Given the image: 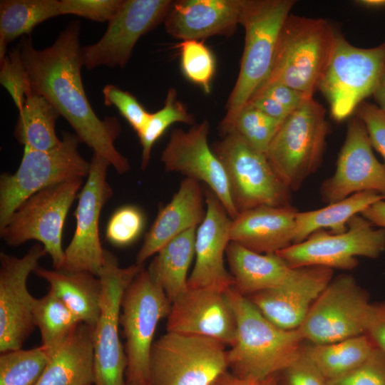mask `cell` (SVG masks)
Listing matches in <instances>:
<instances>
[{"mask_svg":"<svg viewBox=\"0 0 385 385\" xmlns=\"http://www.w3.org/2000/svg\"><path fill=\"white\" fill-rule=\"evenodd\" d=\"M79 34V22H71L54 43L43 49H36L30 36H23L17 48L26 76L30 88L44 96L68 121L78 141L123 174L130 167L114 145L120 132L119 122L115 117L100 119L84 91Z\"/></svg>","mask_w":385,"mask_h":385,"instance_id":"6da1fadb","label":"cell"},{"mask_svg":"<svg viewBox=\"0 0 385 385\" xmlns=\"http://www.w3.org/2000/svg\"><path fill=\"white\" fill-rule=\"evenodd\" d=\"M227 294L237 321L236 340L227 350L228 370L250 381L281 373L303 349L298 329L287 330L274 325L234 287Z\"/></svg>","mask_w":385,"mask_h":385,"instance_id":"7a4b0ae2","label":"cell"},{"mask_svg":"<svg viewBox=\"0 0 385 385\" xmlns=\"http://www.w3.org/2000/svg\"><path fill=\"white\" fill-rule=\"evenodd\" d=\"M294 0H243L240 24L245 31L240 72L220 123L224 135L241 110L268 78L282 27Z\"/></svg>","mask_w":385,"mask_h":385,"instance_id":"3957f363","label":"cell"},{"mask_svg":"<svg viewBox=\"0 0 385 385\" xmlns=\"http://www.w3.org/2000/svg\"><path fill=\"white\" fill-rule=\"evenodd\" d=\"M336 33L325 19L289 14L279 36L271 72L258 90L280 83L313 96L331 57Z\"/></svg>","mask_w":385,"mask_h":385,"instance_id":"277c9868","label":"cell"},{"mask_svg":"<svg viewBox=\"0 0 385 385\" xmlns=\"http://www.w3.org/2000/svg\"><path fill=\"white\" fill-rule=\"evenodd\" d=\"M322 104L309 97L280 124L266 153L277 175L292 191L319 167L328 123Z\"/></svg>","mask_w":385,"mask_h":385,"instance_id":"5b68a950","label":"cell"},{"mask_svg":"<svg viewBox=\"0 0 385 385\" xmlns=\"http://www.w3.org/2000/svg\"><path fill=\"white\" fill-rule=\"evenodd\" d=\"M171 304L144 268L126 288L120 317L125 339V385H151L150 356L153 338L159 322L168 317Z\"/></svg>","mask_w":385,"mask_h":385,"instance_id":"8992f818","label":"cell"},{"mask_svg":"<svg viewBox=\"0 0 385 385\" xmlns=\"http://www.w3.org/2000/svg\"><path fill=\"white\" fill-rule=\"evenodd\" d=\"M76 134L63 133L56 148L40 150L24 147L16 171L0 176V228L24 200L50 186L88 177L91 163L78 150Z\"/></svg>","mask_w":385,"mask_h":385,"instance_id":"52a82bcc","label":"cell"},{"mask_svg":"<svg viewBox=\"0 0 385 385\" xmlns=\"http://www.w3.org/2000/svg\"><path fill=\"white\" fill-rule=\"evenodd\" d=\"M225 346L207 337L167 332L152 346L151 385H210L228 370Z\"/></svg>","mask_w":385,"mask_h":385,"instance_id":"ba28073f","label":"cell"},{"mask_svg":"<svg viewBox=\"0 0 385 385\" xmlns=\"http://www.w3.org/2000/svg\"><path fill=\"white\" fill-rule=\"evenodd\" d=\"M222 138L211 148L225 168L238 214L260 206H291V190L265 154L252 148L235 131Z\"/></svg>","mask_w":385,"mask_h":385,"instance_id":"9c48e42d","label":"cell"},{"mask_svg":"<svg viewBox=\"0 0 385 385\" xmlns=\"http://www.w3.org/2000/svg\"><path fill=\"white\" fill-rule=\"evenodd\" d=\"M83 183L76 178L41 190L19 205L0 228L1 237L10 246L37 240L43 246L55 270L64 262L62 234L68 212Z\"/></svg>","mask_w":385,"mask_h":385,"instance_id":"30bf717a","label":"cell"},{"mask_svg":"<svg viewBox=\"0 0 385 385\" xmlns=\"http://www.w3.org/2000/svg\"><path fill=\"white\" fill-rule=\"evenodd\" d=\"M385 68V43L371 48L351 45L336 33L331 57L319 85L332 117L344 120L373 94Z\"/></svg>","mask_w":385,"mask_h":385,"instance_id":"8fae6325","label":"cell"},{"mask_svg":"<svg viewBox=\"0 0 385 385\" xmlns=\"http://www.w3.org/2000/svg\"><path fill=\"white\" fill-rule=\"evenodd\" d=\"M134 264L120 267L116 258L105 251L99 273L102 283L101 311L93 328L95 385H125L127 359L118 327L124 292L143 269Z\"/></svg>","mask_w":385,"mask_h":385,"instance_id":"7c38bea8","label":"cell"},{"mask_svg":"<svg viewBox=\"0 0 385 385\" xmlns=\"http://www.w3.org/2000/svg\"><path fill=\"white\" fill-rule=\"evenodd\" d=\"M372 304L367 292L348 274L332 279L298 328L304 340L327 344L364 334Z\"/></svg>","mask_w":385,"mask_h":385,"instance_id":"4fadbf2b","label":"cell"},{"mask_svg":"<svg viewBox=\"0 0 385 385\" xmlns=\"http://www.w3.org/2000/svg\"><path fill=\"white\" fill-rule=\"evenodd\" d=\"M384 250L385 229H374L370 222L356 215L348 222L344 232L317 230L276 254L293 269L321 266L351 270L358 265L356 257L376 258Z\"/></svg>","mask_w":385,"mask_h":385,"instance_id":"5bb4252c","label":"cell"},{"mask_svg":"<svg viewBox=\"0 0 385 385\" xmlns=\"http://www.w3.org/2000/svg\"><path fill=\"white\" fill-rule=\"evenodd\" d=\"M90 163L88 178L78 195L74 213L76 230L64 250V262L60 270L86 271L98 277L105 263L106 251L100 241L99 219L113 190L106 179L110 163L93 153Z\"/></svg>","mask_w":385,"mask_h":385,"instance_id":"9a60e30c","label":"cell"},{"mask_svg":"<svg viewBox=\"0 0 385 385\" xmlns=\"http://www.w3.org/2000/svg\"><path fill=\"white\" fill-rule=\"evenodd\" d=\"M47 254L41 244L21 257L0 254V352L21 349L33 332L36 298L27 288L28 277Z\"/></svg>","mask_w":385,"mask_h":385,"instance_id":"2e32d148","label":"cell"},{"mask_svg":"<svg viewBox=\"0 0 385 385\" xmlns=\"http://www.w3.org/2000/svg\"><path fill=\"white\" fill-rule=\"evenodd\" d=\"M173 1L123 0L99 41L81 48L83 66L123 68L138 39L163 22Z\"/></svg>","mask_w":385,"mask_h":385,"instance_id":"e0dca14e","label":"cell"},{"mask_svg":"<svg viewBox=\"0 0 385 385\" xmlns=\"http://www.w3.org/2000/svg\"><path fill=\"white\" fill-rule=\"evenodd\" d=\"M210 123L205 119L188 130H173L162 151L160 160L168 172H177L204 182L219 198L229 216L238 212L233 204L225 168L208 145Z\"/></svg>","mask_w":385,"mask_h":385,"instance_id":"ac0fdd59","label":"cell"},{"mask_svg":"<svg viewBox=\"0 0 385 385\" xmlns=\"http://www.w3.org/2000/svg\"><path fill=\"white\" fill-rule=\"evenodd\" d=\"M366 190L385 195V165L374 156L365 125L354 118L348 124L335 172L320 192L322 200L331 204Z\"/></svg>","mask_w":385,"mask_h":385,"instance_id":"d6986e66","label":"cell"},{"mask_svg":"<svg viewBox=\"0 0 385 385\" xmlns=\"http://www.w3.org/2000/svg\"><path fill=\"white\" fill-rule=\"evenodd\" d=\"M227 291L215 287L188 288L171 304L167 332L207 337L232 346L237 321Z\"/></svg>","mask_w":385,"mask_h":385,"instance_id":"ffe728a7","label":"cell"},{"mask_svg":"<svg viewBox=\"0 0 385 385\" xmlns=\"http://www.w3.org/2000/svg\"><path fill=\"white\" fill-rule=\"evenodd\" d=\"M333 270L321 266L295 268L282 284L247 297L274 325L296 329L313 303L332 279Z\"/></svg>","mask_w":385,"mask_h":385,"instance_id":"44dd1931","label":"cell"},{"mask_svg":"<svg viewBox=\"0 0 385 385\" xmlns=\"http://www.w3.org/2000/svg\"><path fill=\"white\" fill-rule=\"evenodd\" d=\"M205 216L197 227L195 263L188 277V288L215 287L227 291L234 287L231 274L224 264L230 242L232 219L217 195L205 188Z\"/></svg>","mask_w":385,"mask_h":385,"instance_id":"7402d4cb","label":"cell"},{"mask_svg":"<svg viewBox=\"0 0 385 385\" xmlns=\"http://www.w3.org/2000/svg\"><path fill=\"white\" fill-rule=\"evenodd\" d=\"M243 0H179L163 23L175 38L200 40L213 36H231L240 24Z\"/></svg>","mask_w":385,"mask_h":385,"instance_id":"603a6c76","label":"cell"},{"mask_svg":"<svg viewBox=\"0 0 385 385\" xmlns=\"http://www.w3.org/2000/svg\"><path fill=\"white\" fill-rule=\"evenodd\" d=\"M297 212L292 206L241 212L232 220L230 241L257 253H276L293 244Z\"/></svg>","mask_w":385,"mask_h":385,"instance_id":"cb8c5ba5","label":"cell"},{"mask_svg":"<svg viewBox=\"0 0 385 385\" xmlns=\"http://www.w3.org/2000/svg\"><path fill=\"white\" fill-rule=\"evenodd\" d=\"M204 199L200 182L184 178L170 202L159 210L136 255L135 264L143 265L170 240L188 230L197 227L206 213Z\"/></svg>","mask_w":385,"mask_h":385,"instance_id":"d4e9b609","label":"cell"},{"mask_svg":"<svg viewBox=\"0 0 385 385\" xmlns=\"http://www.w3.org/2000/svg\"><path fill=\"white\" fill-rule=\"evenodd\" d=\"M93 328L81 322L51 354L35 385H95Z\"/></svg>","mask_w":385,"mask_h":385,"instance_id":"484cf974","label":"cell"},{"mask_svg":"<svg viewBox=\"0 0 385 385\" xmlns=\"http://www.w3.org/2000/svg\"><path fill=\"white\" fill-rule=\"evenodd\" d=\"M225 255L233 287L244 297L282 284L295 270L276 253H257L231 241Z\"/></svg>","mask_w":385,"mask_h":385,"instance_id":"4316f807","label":"cell"},{"mask_svg":"<svg viewBox=\"0 0 385 385\" xmlns=\"http://www.w3.org/2000/svg\"><path fill=\"white\" fill-rule=\"evenodd\" d=\"M34 273L49 284V292L83 322L94 328L101 311L102 283L86 271L67 272L38 267Z\"/></svg>","mask_w":385,"mask_h":385,"instance_id":"83f0119b","label":"cell"},{"mask_svg":"<svg viewBox=\"0 0 385 385\" xmlns=\"http://www.w3.org/2000/svg\"><path fill=\"white\" fill-rule=\"evenodd\" d=\"M196 230L197 227L191 228L170 240L148 267L171 303L188 289V272L195 256Z\"/></svg>","mask_w":385,"mask_h":385,"instance_id":"f1b7e54d","label":"cell"},{"mask_svg":"<svg viewBox=\"0 0 385 385\" xmlns=\"http://www.w3.org/2000/svg\"><path fill=\"white\" fill-rule=\"evenodd\" d=\"M380 200H385V195L366 190L318 210L297 212L293 244L301 242L312 233L323 229H329L332 233L345 232L351 218Z\"/></svg>","mask_w":385,"mask_h":385,"instance_id":"f546056e","label":"cell"},{"mask_svg":"<svg viewBox=\"0 0 385 385\" xmlns=\"http://www.w3.org/2000/svg\"><path fill=\"white\" fill-rule=\"evenodd\" d=\"M19 113L14 135L24 147L47 150L61 143L55 128L60 114L44 96L30 88Z\"/></svg>","mask_w":385,"mask_h":385,"instance_id":"4dcf8cb0","label":"cell"},{"mask_svg":"<svg viewBox=\"0 0 385 385\" xmlns=\"http://www.w3.org/2000/svg\"><path fill=\"white\" fill-rule=\"evenodd\" d=\"M58 0H1L0 1V62L14 39L30 36L43 21L61 15Z\"/></svg>","mask_w":385,"mask_h":385,"instance_id":"1f68e13d","label":"cell"},{"mask_svg":"<svg viewBox=\"0 0 385 385\" xmlns=\"http://www.w3.org/2000/svg\"><path fill=\"white\" fill-rule=\"evenodd\" d=\"M376 347L366 334L327 344H312L306 351L327 381L339 378L358 368Z\"/></svg>","mask_w":385,"mask_h":385,"instance_id":"d6a6232c","label":"cell"},{"mask_svg":"<svg viewBox=\"0 0 385 385\" xmlns=\"http://www.w3.org/2000/svg\"><path fill=\"white\" fill-rule=\"evenodd\" d=\"M34 321L39 329L41 345L50 354L54 352L81 323L79 319L49 291L36 299Z\"/></svg>","mask_w":385,"mask_h":385,"instance_id":"836d02e7","label":"cell"},{"mask_svg":"<svg viewBox=\"0 0 385 385\" xmlns=\"http://www.w3.org/2000/svg\"><path fill=\"white\" fill-rule=\"evenodd\" d=\"M51 354L42 345L15 349L0 355V385H35Z\"/></svg>","mask_w":385,"mask_h":385,"instance_id":"e575fe53","label":"cell"},{"mask_svg":"<svg viewBox=\"0 0 385 385\" xmlns=\"http://www.w3.org/2000/svg\"><path fill=\"white\" fill-rule=\"evenodd\" d=\"M195 125V118L186 106L177 98V91L170 88L168 91L164 106L150 113L149 120L143 129L138 134L142 145L141 168L145 170L149 163L150 153L155 143L165 131L175 123Z\"/></svg>","mask_w":385,"mask_h":385,"instance_id":"d590c367","label":"cell"},{"mask_svg":"<svg viewBox=\"0 0 385 385\" xmlns=\"http://www.w3.org/2000/svg\"><path fill=\"white\" fill-rule=\"evenodd\" d=\"M281 123L255 107L247 104L226 133L235 131L252 148L266 155Z\"/></svg>","mask_w":385,"mask_h":385,"instance_id":"8d00e7d4","label":"cell"},{"mask_svg":"<svg viewBox=\"0 0 385 385\" xmlns=\"http://www.w3.org/2000/svg\"><path fill=\"white\" fill-rule=\"evenodd\" d=\"M177 47L180 49L181 68L185 76L210 93L215 71V60L210 49L200 40L182 41Z\"/></svg>","mask_w":385,"mask_h":385,"instance_id":"74e56055","label":"cell"},{"mask_svg":"<svg viewBox=\"0 0 385 385\" xmlns=\"http://www.w3.org/2000/svg\"><path fill=\"white\" fill-rule=\"evenodd\" d=\"M144 227V215L133 205L118 208L110 218L106 230L107 240L116 246H125L133 242Z\"/></svg>","mask_w":385,"mask_h":385,"instance_id":"f35d334b","label":"cell"},{"mask_svg":"<svg viewBox=\"0 0 385 385\" xmlns=\"http://www.w3.org/2000/svg\"><path fill=\"white\" fill-rule=\"evenodd\" d=\"M103 94L104 104L115 106L137 134L143 129L150 113L146 111L133 95L112 84L103 88Z\"/></svg>","mask_w":385,"mask_h":385,"instance_id":"ab89813d","label":"cell"},{"mask_svg":"<svg viewBox=\"0 0 385 385\" xmlns=\"http://www.w3.org/2000/svg\"><path fill=\"white\" fill-rule=\"evenodd\" d=\"M0 82L11 96L18 110H21L26 93L31 88L17 47L1 61Z\"/></svg>","mask_w":385,"mask_h":385,"instance_id":"60d3db41","label":"cell"},{"mask_svg":"<svg viewBox=\"0 0 385 385\" xmlns=\"http://www.w3.org/2000/svg\"><path fill=\"white\" fill-rule=\"evenodd\" d=\"M123 0H60V14H73L92 21H109Z\"/></svg>","mask_w":385,"mask_h":385,"instance_id":"b9f144b4","label":"cell"},{"mask_svg":"<svg viewBox=\"0 0 385 385\" xmlns=\"http://www.w3.org/2000/svg\"><path fill=\"white\" fill-rule=\"evenodd\" d=\"M327 385H385V354L376 348L371 356L352 371Z\"/></svg>","mask_w":385,"mask_h":385,"instance_id":"7bdbcfd3","label":"cell"},{"mask_svg":"<svg viewBox=\"0 0 385 385\" xmlns=\"http://www.w3.org/2000/svg\"><path fill=\"white\" fill-rule=\"evenodd\" d=\"M282 385H327L320 372L303 348L299 355L282 372Z\"/></svg>","mask_w":385,"mask_h":385,"instance_id":"ee69618b","label":"cell"},{"mask_svg":"<svg viewBox=\"0 0 385 385\" xmlns=\"http://www.w3.org/2000/svg\"><path fill=\"white\" fill-rule=\"evenodd\" d=\"M356 115L365 125L372 147L382 155L385 163V112L379 106L363 103L357 107Z\"/></svg>","mask_w":385,"mask_h":385,"instance_id":"f6af8a7d","label":"cell"},{"mask_svg":"<svg viewBox=\"0 0 385 385\" xmlns=\"http://www.w3.org/2000/svg\"><path fill=\"white\" fill-rule=\"evenodd\" d=\"M261 94L266 95L274 99L291 111H293L299 106L305 99L313 97L308 96L280 83H274L262 88L253 96Z\"/></svg>","mask_w":385,"mask_h":385,"instance_id":"bcb514c9","label":"cell"},{"mask_svg":"<svg viewBox=\"0 0 385 385\" xmlns=\"http://www.w3.org/2000/svg\"><path fill=\"white\" fill-rule=\"evenodd\" d=\"M365 334L375 347L385 354V302L372 304Z\"/></svg>","mask_w":385,"mask_h":385,"instance_id":"7dc6e473","label":"cell"},{"mask_svg":"<svg viewBox=\"0 0 385 385\" xmlns=\"http://www.w3.org/2000/svg\"><path fill=\"white\" fill-rule=\"evenodd\" d=\"M247 104L279 122H282L292 112L274 99L263 94L253 96Z\"/></svg>","mask_w":385,"mask_h":385,"instance_id":"c3c4849f","label":"cell"},{"mask_svg":"<svg viewBox=\"0 0 385 385\" xmlns=\"http://www.w3.org/2000/svg\"><path fill=\"white\" fill-rule=\"evenodd\" d=\"M210 385H279L278 374L263 380L250 381L239 378L229 370L220 374Z\"/></svg>","mask_w":385,"mask_h":385,"instance_id":"681fc988","label":"cell"},{"mask_svg":"<svg viewBox=\"0 0 385 385\" xmlns=\"http://www.w3.org/2000/svg\"><path fill=\"white\" fill-rule=\"evenodd\" d=\"M360 215L373 225L385 229V200H380L373 203Z\"/></svg>","mask_w":385,"mask_h":385,"instance_id":"f907efd6","label":"cell"},{"mask_svg":"<svg viewBox=\"0 0 385 385\" xmlns=\"http://www.w3.org/2000/svg\"><path fill=\"white\" fill-rule=\"evenodd\" d=\"M373 94L379 107L385 112V68Z\"/></svg>","mask_w":385,"mask_h":385,"instance_id":"816d5d0a","label":"cell"},{"mask_svg":"<svg viewBox=\"0 0 385 385\" xmlns=\"http://www.w3.org/2000/svg\"><path fill=\"white\" fill-rule=\"evenodd\" d=\"M358 4L368 8L385 7V0H360L356 1Z\"/></svg>","mask_w":385,"mask_h":385,"instance_id":"f5cc1de1","label":"cell"}]
</instances>
